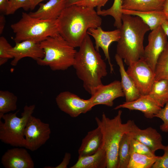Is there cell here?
<instances>
[{
	"label": "cell",
	"mask_w": 168,
	"mask_h": 168,
	"mask_svg": "<svg viewBox=\"0 0 168 168\" xmlns=\"http://www.w3.org/2000/svg\"><path fill=\"white\" fill-rule=\"evenodd\" d=\"M122 12L123 14L139 17L151 30L161 26L166 20L162 10L139 12L122 9Z\"/></svg>",
	"instance_id": "cell-22"
},
{
	"label": "cell",
	"mask_w": 168,
	"mask_h": 168,
	"mask_svg": "<svg viewBox=\"0 0 168 168\" xmlns=\"http://www.w3.org/2000/svg\"><path fill=\"white\" fill-rule=\"evenodd\" d=\"M45 0H31V4L30 10H34L35 7L43 1Z\"/></svg>",
	"instance_id": "cell-41"
},
{
	"label": "cell",
	"mask_w": 168,
	"mask_h": 168,
	"mask_svg": "<svg viewBox=\"0 0 168 168\" xmlns=\"http://www.w3.org/2000/svg\"><path fill=\"white\" fill-rule=\"evenodd\" d=\"M165 0H123L122 9L146 12L162 10Z\"/></svg>",
	"instance_id": "cell-23"
},
{
	"label": "cell",
	"mask_w": 168,
	"mask_h": 168,
	"mask_svg": "<svg viewBox=\"0 0 168 168\" xmlns=\"http://www.w3.org/2000/svg\"><path fill=\"white\" fill-rule=\"evenodd\" d=\"M87 34L94 39L96 49L99 52L101 48L104 54L105 59L108 61L110 68V72L114 71L113 65L110 61L109 53V48L111 44L114 42H118L120 37L119 29L114 30L106 31L103 30L100 26L96 28H91L87 31Z\"/></svg>",
	"instance_id": "cell-12"
},
{
	"label": "cell",
	"mask_w": 168,
	"mask_h": 168,
	"mask_svg": "<svg viewBox=\"0 0 168 168\" xmlns=\"http://www.w3.org/2000/svg\"><path fill=\"white\" fill-rule=\"evenodd\" d=\"M44 56L36 61L41 66L53 71L65 70L72 66L77 51L59 34L47 37L40 42Z\"/></svg>",
	"instance_id": "cell-5"
},
{
	"label": "cell",
	"mask_w": 168,
	"mask_h": 168,
	"mask_svg": "<svg viewBox=\"0 0 168 168\" xmlns=\"http://www.w3.org/2000/svg\"><path fill=\"white\" fill-rule=\"evenodd\" d=\"M17 97L8 91H0V119L5 114L17 109Z\"/></svg>",
	"instance_id": "cell-26"
},
{
	"label": "cell",
	"mask_w": 168,
	"mask_h": 168,
	"mask_svg": "<svg viewBox=\"0 0 168 168\" xmlns=\"http://www.w3.org/2000/svg\"><path fill=\"white\" fill-rule=\"evenodd\" d=\"M159 156H150L135 153L131 154L128 168H152Z\"/></svg>",
	"instance_id": "cell-27"
},
{
	"label": "cell",
	"mask_w": 168,
	"mask_h": 168,
	"mask_svg": "<svg viewBox=\"0 0 168 168\" xmlns=\"http://www.w3.org/2000/svg\"><path fill=\"white\" fill-rule=\"evenodd\" d=\"M51 133L49 124L31 115L24 131L26 140L25 148L32 151L37 150L49 139Z\"/></svg>",
	"instance_id": "cell-8"
},
{
	"label": "cell",
	"mask_w": 168,
	"mask_h": 168,
	"mask_svg": "<svg viewBox=\"0 0 168 168\" xmlns=\"http://www.w3.org/2000/svg\"><path fill=\"white\" fill-rule=\"evenodd\" d=\"M126 72L141 95H148L155 81L154 72L142 58L128 66Z\"/></svg>",
	"instance_id": "cell-9"
},
{
	"label": "cell",
	"mask_w": 168,
	"mask_h": 168,
	"mask_svg": "<svg viewBox=\"0 0 168 168\" xmlns=\"http://www.w3.org/2000/svg\"><path fill=\"white\" fill-rule=\"evenodd\" d=\"M57 21L59 34L75 48L81 45L89 29L102 22L94 8L76 4L66 7Z\"/></svg>",
	"instance_id": "cell-1"
},
{
	"label": "cell",
	"mask_w": 168,
	"mask_h": 168,
	"mask_svg": "<svg viewBox=\"0 0 168 168\" xmlns=\"http://www.w3.org/2000/svg\"><path fill=\"white\" fill-rule=\"evenodd\" d=\"M161 27L166 35L168 38V20H166L161 25Z\"/></svg>",
	"instance_id": "cell-42"
},
{
	"label": "cell",
	"mask_w": 168,
	"mask_h": 168,
	"mask_svg": "<svg viewBox=\"0 0 168 168\" xmlns=\"http://www.w3.org/2000/svg\"><path fill=\"white\" fill-rule=\"evenodd\" d=\"M9 0H0V11L1 13H5Z\"/></svg>",
	"instance_id": "cell-37"
},
{
	"label": "cell",
	"mask_w": 168,
	"mask_h": 168,
	"mask_svg": "<svg viewBox=\"0 0 168 168\" xmlns=\"http://www.w3.org/2000/svg\"><path fill=\"white\" fill-rule=\"evenodd\" d=\"M108 0H98L97 7V11L101 10L102 7H104Z\"/></svg>",
	"instance_id": "cell-40"
},
{
	"label": "cell",
	"mask_w": 168,
	"mask_h": 168,
	"mask_svg": "<svg viewBox=\"0 0 168 168\" xmlns=\"http://www.w3.org/2000/svg\"><path fill=\"white\" fill-rule=\"evenodd\" d=\"M103 136L100 128L98 127L88 132L82 139L78 149L79 156H85L96 152L102 147Z\"/></svg>",
	"instance_id": "cell-19"
},
{
	"label": "cell",
	"mask_w": 168,
	"mask_h": 168,
	"mask_svg": "<svg viewBox=\"0 0 168 168\" xmlns=\"http://www.w3.org/2000/svg\"><path fill=\"white\" fill-rule=\"evenodd\" d=\"M122 111L119 110L116 116L110 119L104 113L100 119L97 117L95 120L100 129L103 136L102 147L105 150L107 156V168H117L118 152L119 144L124 134L132 129L133 121L129 120L123 123Z\"/></svg>",
	"instance_id": "cell-4"
},
{
	"label": "cell",
	"mask_w": 168,
	"mask_h": 168,
	"mask_svg": "<svg viewBox=\"0 0 168 168\" xmlns=\"http://www.w3.org/2000/svg\"><path fill=\"white\" fill-rule=\"evenodd\" d=\"M76 53L72 66L85 90L91 95L107 74L105 63L87 34Z\"/></svg>",
	"instance_id": "cell-2"
},
{
	"label": "cell",
	"mask_w": 168,
	"mask_h": 168,
	"mask_svg": "<svg viewBox=\"0 0 168 168\" xmlns=\"http://www.w3.org/2000/svg\"><path fill=\"white\" fill-rule=\"evenodd\" d=\"M162 11L166 20H168V0H165Z\"/></svg>",
	"instance_id": "cell-39"
},
{
	"label": "cell",
	"mask_w": 168,
	"mask_h": 168,
	"mask_svg": "<svg viewBox=\"0 0 168 168\" xmlns=\"http://www.w3.org/2000/svg\"><path fill=\"white\" fill-rule=\"evenodd\" d=\"M129 133L133 138L145 144L154 152L158 150H163L165 147L162 143L161 135L152 127L141 129L133 121Z\"/></svg>",
	"instance_id": "cell-15"
},
{
	"label": "cell",
	"mask_w": 168,
	"mask_h": 168,
	"mask_svg": "<svg viewBox=\"0 0 168 168\" xmlns=\"http://www.w3.org/2000/svg\"><path fill=\"white\" fill-rule=\"evenodd\" d=\"M123 0H114L111 7L106 10L97 11L98 14L100 16H110L114 19V26L117 29H120L122 25V12Z\"/></svg>",
	"instance_id": "cell-29"
},
{
	"label": "cell",
	"mask_w": 168,
	"mask_h": 168,
	"mask_svg": "<svg viewBox=\"0 0 168 168\" xmlns=\"http://www.w3.org/2000/svg\"><path fill=\"white\" fill-rule=\"evenodd\" d=\"M71 158V154L69 152L65 153L64 157L62 162L58 165L55 167H52L49 166H46L44 167L45 168H67L68 165Z\"/></svg>",
	"instance_id": "cell-35"
},
{
	"label": "cell",
	"mask_w": 168,
	"mask_h": 168,
	"mask_svg": "<svg viewBox=\"0 0 168 168\" xmlns=\"http://www.w3.org/2000/svg\"><path fill=\"white\" fill-rule=\"evenodd\" d=\"M35 105H27L24 107L21 117H18L15 113L4 114L0 119V139L3 142L16 147H26V140L24 131L30 117L32 115Z\"/></svg>",
	"instance_id": "cell-7"
},
{
	"label": "cell",
	"mask_w": 168,
	"mask_h": 168,
	"mask_svg": "<svg viewBox=\"0 0 168 168\" xmlns=\"http://www.w3.org/2000/svg\"><path fill=\"white\" fill-rule=\"evenodd\" d=\"M98 0H82L74 4L83 7L94 8L97 7Z\"/></svg>",
	"instance_id": "cell-36"
},
{
	"label": "cell",
	"mask_w": 168,
	"mask_h": 168,
	"mask_svg": "<svg viewBox=\"0 0 168 168\" xmlns=\"http://www.w3.org/2000/svg\"><path fill=\"white\" fill-rule=\"evenodd\" d=\"M155 81H168V42L157 61L155 70Z\"/></svg>",
	"instance_id": "cell-28"
},
{
	"label": "cell",
	"mask_w": 168,
	"mask_h": 168,
	"mask_svg": "<svg viewBox=\"0 0 168 168\" xmlns=\"http://www.w3.org/2000/svg\"><path fill=\"white\" fill-rule=\"evenodd\" d=\"M82 0H66V7L75 4Z\"/></svg>",
	"instance_id": "cell-43"
},
{
	"label": "cell",
	"mask_w": 168,
	"mask_h": 168,
	"mask_svg": "<svg viewBox=\"0 0 168 168\" xmlns=\"http://www.w3.org/2000/svg\"><path fill=\"white\" fill-rule=\"evenodd\" d=\"M131 153H135L150 156H155L153 152L148 147L142 143L132 138L130 143Z\"/></svg>",
	"instance_id": "cell-31"
},
{
	"label": "cell",
	"mask_w": 168,
	"mask_h": 168,
	"mask_svg": "<svg viewBox=\"0 0 168 168\" xmlns=\"http://www.w3.org/2000/svg\"><path fill=\"white\" fill-rule=\"evenodd\" d=\"M164 154L159 156L153 165L152 168H168V145L163 149Z\"/></svg>",
	"instance_id": "cell-34"
},
{
	"label": "cell",
	"mask_w": 168,
	"mask_h": 168,
	"mask_svg": "<svg viewBox=\"0 0 168 168\" xmlns=\"http://www.w3.org/2000/svg\"><path fill=\"white\" fill-rule=\"evenodd\" d=\"M167 38L161 26L152 30L148 35L143 58L154 72L158 58L168 42Z\"/></svg>",
	"instance_id": "cell-11"
},
{
	"label": "cell",
	"mask_w": 168,
	"mask_h": 168,
	"mask_svg": "<svg viewBox=\"0 0 168 168\" xmlns=\"http://www.w3.org/2000/svg\"><path fill=\"white\" fill-rule=\"evenodd\" d=\"M39 5L37 10L29 14L32 17L44 20H57L66 7V0H49Z\"/></svg>",
	"instance_id": "cell-18"
},
{
	"label": "cell",
	"mask_w": 168,
	"mask_h": 168,
	"mask_svg": "<svg viewBox=\"0 0 168 168\" xmlns=\"http://www.w3.org/2000/svg\"><path fill=\"white\" fill-rule=\"evenodd\" d=\"M155 117L161 119L163 121L160 127L161 130L163 132L168 133V102L164 107L161 108Z\"/></svg>",
	"instance_id": "cell-33"
},
{
	"label": "cell",
	"mask_w": 168,
	"mask_h": 168,
	"mask_svg": "<svg viewBox=\"0 0 168 168\" xmlns=\"http://www.w3.org/2000/svg\"><path fill=\"white\" fill-rule=\"evenodd\" d=\"M11 27L15 34V43L26 40L40 43L49 36L59 34L57 20H42L25 12L22 13L21 19L12 24Z\"/></svg>",
	"instance_id": "cell-6"
},
{
	"label": "cell",
	"mask_w": 168,
	"mask_h": 168,
	"mask_svg": "<svg viewBox=\"0 0 168 168\" xmlns=\"http://www.w3.org/2000/svg\"><path fill=\"white\" fill-rule=\"evenodd\" d=\"M161 107L168 102V81H155L148 94Z\"/></svg>",
	"instance_id": "cell-24"
},
{
	"label": "cell",
	"mask_w": 168,
	"mask_h": 168,
	"mask_svg": "<svg viewBox=\"0 0 168 168\" xmlns=\"http://www.w3.org/2000/svg\"><path fill=\"white\" fill-rule=\"evenodd\" d=\"M116 54L128 66L143 57V42L149 27L139 17L123 14Z\"/></svg>",
	"instance_id": "cell-3"
},
{
	"label": "cell",
	"mask_w": 168,
	"mask_h": 168,
	"mask_svg": "<svg viewBox=\"0 0 168 168\" xmlns=\"http://www.w3.org/2000/svg\"><path fill=\"white\" fill-rule=\"evenodd\" d=\"M125 108L131 110H138L143 113L148 119L155 117L161 107L149 95H142L138 99L133 101L124 102L115 107L114 109Z\"/></svg>",
	"instance_id": "cell-17"
},
{
	"label": "cell",
	"mask_w": 168,
	"mask_h": 168,
	"mask_svg": "<svg viewBox=\"0 0 168 168\" xmlns=\"http://www.w3.org/2000/svg\"><path fill=\"white\" fill-rule=\"evenodd\" d=\"M124 96L120 81H114L106 85L98 87L89 98L94 106L103 105L112 106L116 99Z\"/></svg>",
	"instance_id": "cell-14"
},
{
	"label": "cell",
	"mask_w": 168,
	"mask_h": 168,
	"mask_svg": "<svg viewBox=\"0 0 168 168\" xmlns=\"http://www.w3.org/2000/svg\"><path fill=\"white\" fill-rule=\"evenodd\" d=\"M31 0H9L5 14H14L18 9L22 8L27 11L30 9Z\"/></svg>",
	"instance_id": "cell-30"
},
{
	"label": "cell",
	"mask_w": 168,
	"mask_h": 168,
	"mask_svg": "<svg viewBox=\"0 0 168 168\" xmlns=\"http://www.w3.org/2000/svg\"><path fill=\"white\" fill-rule=\"evenodd\" d=\"M12 47L3 36L0 37V66L5 63L12 57L9 53V50Z\"/></svg>",
	"instance_id": "cell-32"
},
{
	"label": "cell",
	"mask_w": 168,
	"mask_h": 168,
	"mask_svg": "<svg viewBox=\"0 0 168 168\" xmlns=\"http://www.w3.org/2000/svg\"><path fill=\"white\" fill-rule=\"evenodd\" d=\"M1 162L5 168H34V163L27 150L15 147L8 150L2 155Z\"/></svg>",
	"instance_id": "cell-16"
},
{
	"label": "cell",
	"mask_w": 168,
	"mask_h": 168,
	"mask_svg": "<svg viewBox=\"0 0 168 168\" xmlns=\"http://www.w3.org/2000/svg\"><path fill=\"white\" fill-rule=\"evenodd\" d=\"M115 58L119 68L121 77L120 82L125 97L126 102H130L138 99L141 95L125 70L123 59L116 54L115 56Z\"/></svg>",
	"instance_id": "cell-20"
},
{
	"label": "cell",
	"mask_w": 168,
	"mask_h": 168,
	"mask_svg": "<svg viewBox=\"0 0 168 168\" xmlns=\"http://www.w3.org/2000/svg\"><path fill=\"white\" fill-rule=\"evenodd\" d=\"M55 101L61 110L73 118L86 113L94 106L89 99L84 100L69 91L61 92Z\"/></svg>",
	"instance_id": "cell-10"
},
{
	"label": "cell",
	"mask_w": 168,
	"mask_h": 168,
	"mask_svg": "<svg viewBox=\"0 0 168 168\" xmlns=\"http://www.w3.org/2000/svg\"><path fill=\"white\" fill-rule=\"evenodd\" d=\"M9 53L13 58L11 63L13 66H16L20 60L25 57H29L37 61L44 56L40 43L31 40L16 43L15 45L9 50Z\"/></svg>",
	"instance_id": "cell-13"
},
{
	"label": "cell",
	"mask_w": 168,
	"mask_h": 168,
	"mask_svg": "<svg viewBox=\"0 0 168 168\" xmlns=\"http://www.w3.org/2000/svg\"><path fill=\"white\" fill-rule=\"evenodd\" d=\"M107 156L105 150L102 147L95 153L78 156L77 162L71 168H105L107 167Z\"/></svg>",
	"instance_id": "cell-21"
},
{
	"label": "cell",
	"mask_w": 168,
	"mask_h": 168,
	"mask_svg": "<svg viewBox=\"0 0 168 168\" xmlns=\"http://www.w3.org/2000/svg\"><path fill=\"white\" fill-rule=\"evenodd\" d=\"M132 138L129 133L124 134L122 137L118 149L117 168H128L131 155L130 143Z\"/></svg>",
	"instance_id": "cell-25"
},
{
	"label": "cell",
	"mask_w": 168,
	"mask_h": 168,
	"mask_svg": "<svg viewBox=\"0 0 168 168\" xmlns=\"http://www.w3.org/2000/svg\"><path fill=\"white\" fill-rule=\"evenodd\" d=\"M5 18L4 15L2 14L0 16V34H2L5 26Z\"/></svg>",
	"instance_id": "cell-38"
}]
</instances>
